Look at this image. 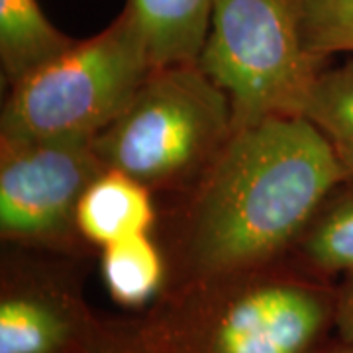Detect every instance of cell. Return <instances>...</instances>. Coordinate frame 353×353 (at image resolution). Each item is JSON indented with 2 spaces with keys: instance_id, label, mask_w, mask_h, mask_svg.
Wrapping results in <instances>:
<instances>
[{
  "instance_id": "obj_9",
  "label": "cell",
  "mask_w": 353,
  "mask_h": 353,
  "mask_svg": "<svg viewBox=\"0 0 353 353\" xmlns=\"http://www.w3.org/2000/svg\"><path fill=\"white\" fill-rule=\"evenodd\" d=\"M214 0H126L155 67L196 63Z\"/></svg>"
},
{
  "instance_id": "obj_1",
  "label": "cell",
  "mask_w": 353,
  "mask_h": 353,
  "mask_svg": "<svg viewBox=\"0 0 353 353\" xmlns=\"http://www.w3.org/2000/svg\"><path fill=\"white\" fill-rule=\"evenodd\" d=\"M345 183L328 139L304 116L234 128L185 192L176 255L194 283L273 265Z\"/></svg>"
},
{
  "instance_id": "obj_7",
  "label": "cell",
  "mask_w": 353,
  "mask_h": 353,
  "mask_svg": "<svg viewBox=\"0 0 353 353\" xmlns=\"http://www.w3.org/2000/svg\"><path fill=\"white\" fill-rule=\"evenodd\" d=\"M81 336L75 304L43 287L6 290L0 301V353H63Z\"/></svg>"
},
{
  "instance_id": "obj_11",
  "label": "cell",
  "mask_w": 353,
  "mask_h": 353,
  "mask_svg": "<svg viewBox=\"0 0 353 353\" xmlns=\"http://www.w3.org/2000/svg\"><path fill=\"white\" fill-rule=\"evenodd\" d=\"M303 116L328 139L347 183H353V59L320 71Z\"/></svg>"
},
{
  "instance_id": "obj_3",
  "label": "cell",
  "mask_w": 353,
  "mask_h": 353,
  "mask_svg": "<svg viewBox=\"0 0 353 353\" xmlns=\"http://www.w3.org/2000/svg\"><path fill=\"white\" fill-rule=\"evenodd\" d=\"M153 65L134 16L122 8L102 32L8 87L0 139H94L134 99Z\"/></svg>"
},
{
  "instance_id": "obj_8",
  "label": "cell",
  "mask_w": 353,
  "mask_h": 353,
  "mask_svg": "<svg viewBox=\"0 0 353 353\" xmlns=\"http://www.w3.org/2000/svg\"><path fill=\"white\" fill-rule=\"evenodd\" d=\"M155 226L153 192L116 169H104L77 206L81 240L104 248L118 240L148 234Z\"/></svg>"
},
{
  "instance_id": "obj_2",
  "label": "cell",
  "mask_w": 353,
  "mask_h": 353,
  "mask_svg": "<svg viewBox=\"0 0 353 353\" xmlns=\"http://www.w3.org/2000/svg\"><path fill=\"white\" fill-rule=\"evenodd\" d=\"M226 90L199 63L155 67L92 139L106 169L155 192H189L234 134Z\"/></svg>"
},
{
  "instance_id": "obj_10",
  "label": "cell",
  "mask_w": 353,
  "mask_h": 353,
  "mask_svg": "<svg viewBox=\"0 0 353 353\" xmlns=\"http://www.w3.org/2000/svg\"><path fill=\"white\" fill-rule=\"evenodd\" d=\"M73 43L75 38L51 22L39 0H0V65L8 87Z\"/></svg>"
},
{
  "instance_id": "obj_16",
  "label": "cell",
  "mask_w": 353,
  "mask_h": 353,
  "mask_svg": "<svg viewBox=\"0 0 353 353\" xmlns=\"http://www.w3.org/2000/svg\"><path fill=\"white\" fill-rule=\"evenodd\" d=\"M88 353H128L122 347H114V345H92L88 347Z\"/></svg>"
},
{
  "instance_id": "obj_12",
  "label": "cell",
  "mask_w": 353,
  "mask_h": 353,
  "mask_svg": "<svg viewBox=\"0 0 353 353\" xmlns=\"http://www.w3.org/2000/svg\"><path fill=\"white\" fill-rule=\"evenodd\" d=\"M102 279L116 303L124 306L148 303L165 279L163 253L152 232L104 245Z\"/></svg>"
},
{
  "instance_id": "obj_13",
  "label": "cell",
  "mask_w": 353,
  "mask_h": 353,
  "mask_svg": "<svg viewBox=\"0 0 353 353\" xmlns=\"http://www.w3.org/2000/svg\"><path fill=\"white\" fill-rule=\"evenodd\" d=\"M320 273L353 271V183L336 189L294 245Z\"/></svg>"
},
{
  "instance_id": "obj_6",
  "label": "cell",
  "mask_w": 353,
  "mask_h": 353,
  "mask_svg": "<svg viewBox=\"0 0 353 353\" xmlns=\"http://www.w3.org/2000/svg\"><path fill=\"white\" fill-rule=\"evenodd\" d=\"M106 167L92 139H0V236L59 250L79 236L77 206Z\"/></svg>"
},
{
  "instance_id": "obj_4",
  "label": "cell",
  "mask_w": 353,
  "mask_h": 353,
  "mask_svg": "<svg viewBox=\"0 0 353 353\" xmlns=\"http://www.w3.org/2000/svg\"><path fill=\"white\" fill-rule=\"evenodd\" d=\"M196 63L226 90L240 128L303 116L328 61L308 50L303 0H214Z\"/></svg>"
},
{
  "instance_id": "obj_5",
  "label": "cell",
  "mask_w": 353,
  "mask_h": 353,
  "mask_svg": "<svg viewBox=\"0 0 353 353\" xmlns=\"http://www.w3.org/2000/svg\"><path fill=\"white\" fill-rule=\"evenodd\" d=\"M267 267L196 281L201 296L179 326L192 353L312 352L336 320V296L304 279L265 275Z\"/></svg>"
},
{
  "instance_id": "obj_17",
  "label": "cell",
  "mask_w": 353,
  "mask_h": 353,
  "mask_svg": "<svg viewBox=\"0 0 353 353\" xmlns=\"http://www.w3.org/2000/svg\"><path fill=\"white\" fill-rule=\"evenodd\" d=\"M332 353H353V345H347L345 350H341V352H332Z\"/></svg>"
},
{
  "instance_id": "obj_14",
  "label": "cell",
  "mask_w": 353,
  "mask_h": 353,
  "mask_svg": "<svg viewBox=\"0 0 353 353\" xmlns=\"http://www.w3.org/2000/svg\"><path fill=\"white\" fill-rule=\"evenodd\" d=\"M303 28L316 57L353 53V0H303Z\"/></svg>"
},
{
  "instance_id": "obj_15",
  "label": "cell",
  "mask_w": 353,
  "mask_h": 353,
  "mask_svg": "<svg viewBox=\"0 0 353 353\" xmlns=\"http://www.w3.org/2000/svg\"><path fill=\"white\" fill-rule=\"evenodd\" d=\"M336 326L341 340L353 345V271L345 273V281L336 294Z\"/></svg>"
}]
</instances>
